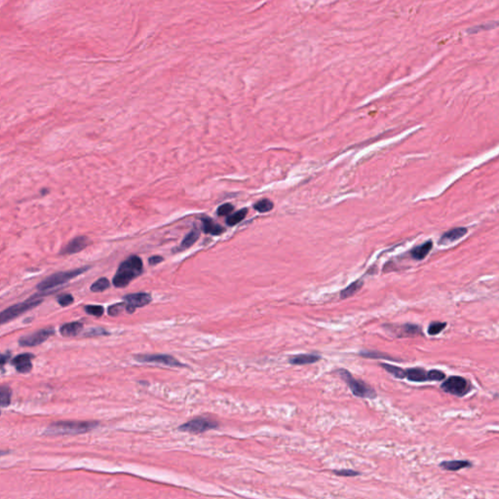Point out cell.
<instances>
[{
	"instance_id": "obj_1",
	"label": "cell",
	"mask_w": 499,
	"mask_h": 499,
	"mask_svg": "<svg viewBox=\"0 0 499 499\" xmlns=\"http://www.w3.org/2000/svg\"><path fill=\"white\" fill-rule=\"evenodd\" d=\"M144 264L138 256H130L124 260L113 277V285L116 288H124L143 273Z\"/></svg>"
},
{
	"instance_id": "obj_2",
	"label": "cell",
	"mask_w": 499,
	"mask_h": 499,
	"mask_svg": "<svg viewBox=\"0 0 499 499\" xmlns=\"http://www.w3.org/2000/svg\"><path fill=\"white\" fill-rule=\"evenodd\" d=\"M97 422L89 421H58L52 423L45 434L47 435H66V434H82L93 430L97 426Z\"/></svg>"
},
{
	"instance_id": "obj_3",
	"label": "cell",
	"mask_w": 499,
	"mask_h": 499,
	"mask_svg": "<svg viewBox=\"0 0 499 499\" xmlns=\"http://www.w3.org/2000/svg\"><path fill=\"white\" fill-rule=\"evenodd\" d=\"M89 268L85 267V268H77L74 270H69V271L55 273V274L47 277L46 279H44L41 283H39L37 285V289L39 291H48L53 288L61 286L62 284L66 283L72 279H74L78 275L83 274Z\"/></svg>"
},
{
	"instance_id": "obj_4",
	"label": "cell",
	"mask_w": 499,
	"mask_h": 499,
	"mask_svg": "<svg viewBox=\"0 0 499 499\" xmlns=\"http://www.w3.org/2000/svg\"><path fill=\"white\" fill-rule=\"evenodd\" d=\"M339 374L341 378L346 382V384L349 386V388L355 396L360 398H368V399H375L377 397V392L374 388L365 384L364 381L355 379L348 371L340 370Z\"/></svg>"
},
{
	"instance_id": "obj_5",
	"label": "cell",
	"mask_w": 499,
	"mask_h": 499,
	"mask_svg": "<svg viewBox=\"0 0 499 499\" xmlns=\"http://www.w3.org/2000/svg\"><path fill=\"white\" fill-rule=\"evenodd\" d=\"M41 303H42V298H40L39 295H34L32 297L26 300L24 303L8 307L7 309L3 310L1 315H0L1 323L5 324V323L11 321L14 318H17V317L22 315L27 310L37 307V305H40Z\"/></svg>"
},
{
	"instance_id": "obj_6",
	"label": "cell",
	"mask_w": 499,
	"mask_h": 499,
	"mask_svg": "<svg viewBox=\"0 0 499 499\" xmlns=\"http://www.w3.org/2000/svg\"><path fill=\"white\" fill-rule=\"evenodd\" d=\"M405 378L414 382L443 381L446 378V374L439 370L426 371L423 368H411L405 370Z\"/></svg>"
},
{
	"instance_id": "obj_7",
	"label": "cell",
	"mask_w": 499,
	"mask_h": 499,
	"mask_svg": "<svg viewBox=\"0 0 499 499\" xmlns=\"http://www.w3.org/2000/svg\"><path fill=\"white\" fill-rule=\"evenodd\" d=\"M441 388L443 389L444 392L449 393L451 395H454L457 397H463L470 392L472 386L467 379H465L462 377L453 376V377L448 378L447 380H445L442 383Z\"/></svg>"
},
{
	"instance_id": "obj_8",
	"label": "cell",
	"mask_w": 499,
	"mask_h": 499,
	"mask_svg": "<svg viewBox=\"0 0 499 499\" xmlns=\"http://www.w3.org/2000/svg\"><path fill=\"white\" fill-rule=\"evenodd\" d=\"M218 426L219 424L214 420L208 419L205 417H197L181 425L179 427V430L183 432H188L191 434H200L206 432L208 430L215 429Z\"/></svg>"
},
{
	"instance_id": "obj_9",
	"label": "cell",
	"mask_w": 499,
	"mask_h": 499,
	"mask_svg": "<svg viewBox=\"0 0 499 499\" xmlns=\"http://www.w3.org/2000/svg\"><path fill=\"white\" fill-rule=\"evenodd\" d=\"M136 360L143 363H154L170 367H183V364L179 362L176 358L167 354H142L135 356Z\"/></svg>"
},
{
	"instance_id": "obj_10",
	"label": "cell",
	"mask_w": 499,
	"mask_h": 499,
	"mask_svg": "<svg viewBox=\"0 0 499 499\" xmlns=\"http://www.w3.org/2000/svg\"><path fill=\"white\" fill-rule=\"evenodd\" d=\"M55 334V330L52 328H45V329L37 330L36 332L23 337L19 340V344L23 347H34L41 344L42 342L47 341L49 338H51Z\"/></svg>"
},
{
	"instance_id": "obj_11",
	"label": "cell",
	"mask_w": 499,
	"mask_h": 499,
	"mask_svg": "<svg viewBox=\"0 0 499 499\" xmlns=\"http://www.w3.org/2000/svg\"><path fill=\"white\" fill-rule=\"evenodd\" d=\"M151 295L146 292L131 293L124 296V303L126 305V311L128 313H134L137 308L144 307L151 303Z\"/></svg>"
},
{
	"instance_id": "obj_12",
	"label": "cell",
	"mask_w": 499,
	"mask_h": 499,
	"mask_svg": "<svg viewBox=\"0 0 499 499\" xmlns=\"http://www.w3.org/2000/svg\"><path fill=\"white\" fill-rule=\"evenodd\" d=\"M396 337L398 338H414L417 336H422V329L418 325L414 324H404V325H391L386 326Z\"/></svg>"
},
{
	"instance_id": "obj_13",
	"label": "cell",
	"mask_w": 499,
	"mask_h": 499,
	"mask_svg": "<svg viewBox=\"0 0 499 499\" xmlns=\"http://www.w3.org/2000/svg\"><path fill=\"white\" fill-rule=\"evenodd\" d=\"M34 355L30 353L20 354L12 360V365L21 374H27L32 369L31 359Z\"/></svg>"
},
{
	"instance_id": "obj_14",
	"label": "cell",
	"mask_w": 499,
	"mask_h": 499,
	"mask_svg": "<svg viewBox=\"0 0 499 499\" xmlns=\"http://www.w3.org/2000/svg\"><path fill=\"white\" fill-rule=\"evenodd\" d=\"M89 244V240L85 236L75 237L70 243L65 246V248L61 251L62 255H72L78 252H81Z\"/></svg>"
},
{
	"instance_id": "obj_15",
	"label": "cell",
	"mask_w": 499,
	"mask_h": 499,
	"mask_svg": "<svg viewBox=\"0 0 499 499\" xmlns=\"http://www.w3.org/2000/svg\"><path fill=\"white\" fill-rule=\"evenodd\" d=\"M321 356L317 354H302V355H296L292 356L289 359V362L292 365H308V364H313L320 361Z\"/></svg>"
},
{
	"instance_id": "obj_16",
	"label": "cell",
	"mask_w": 499,
	"mask_h": 499,
	"mask_svg": "<svg viewBox=\"0 0 499 499\" xmlns=\"http://www.w3.org/2000/svg\"><path fill=\"white\" fill-rule=\"evenodd\" d=\"M83 329V324L81 322H72L62 325L60 328V332L63 337H75L79 335Z\"/></svg>"
},
{
	"instance_id": "obj_17",
	"label": "cell",
	"mask_w": 499,
	"mask_h": 499,
	"mask_svg": "<svg viewBox=\"0 0 499 499\" xmlns=\"http://www.w3.org/2000/svg\"><path fill=\"white\" fill-rule=\"evenodd\" d=\"M467 233V229L466 228H463V227H457V228H453V229H451L448 232H446L445 234H443L442 238H441V241L440 243L441 244H448L451 243V242H454L460 238H462L463 236Z\"/></svg>"
},
{
	"instance_id": "obj_18",
	"label": "cell",
	"mask_w": 499,
	"mask_h": 499,
	"mask_svg": "<svg viewBox=\"0 0 499 499\" xmlns=\"http://www.w3.org/2000/svg\"><path fill=\"white\" fill-rule=\"evenodd\" d=\"M440 467L447 471H458L464 468L472 467V463L468 460H451L441 463Z\"/></svg>"
},
{
	"instance_id": "obj_19",
	"label": "cell",
	"mask_w": 499,
	"mask_h": 499,
	"mask_svg": "<svg viewBox=\"0 0 499 499\" xmlns=\"http://www.w3.org/2000/svg\"><path fill=\"white\" fill-rule=\"evenodd\" d=\"M202 222H203V230L205 233L212 235H219L224 231V228L221 225L216 223L213 219L208 217H203Z\"/></svg>"
},
{
	"instance_id": "obj_20",
	"label": "cell",
	"mask_w": 499,
	"mask_h": 499,
	"mask_svg": "<svg viewBox=\"0 0 499 499\" xmlns=\"http://www.w3.org/2000/svg\"><path fill=\"white\" fill-rule=\"evenodd\" d=\"M432 247H433L432 241H427L425 243L414 248L412 251V256L416 260H421L429 254V252L432 250Z\"/></svg>"
},
{
	"instance_id": "obj_21",
	"label": "cell",
	"mask_w": 499,
	"mask_h": 499,
	"mask_svg": "<svg viewBox=\"0 0 499 499\" xmlns=\"http://www.w3.org/2000/svg\"><path fill=\"white\" fill-rule=\"evenodd\" d=\"M200 237V230L197 228V227H194L191 231L189 232L183 240V242L181 244V247H180V250H185V249H188L190 248L193 244L199 239Z\"/></svg>"
},
{
	"instance_id": "obj_22",
	"label": "cell",
	"mask_w": 499,
	"mask_h": 499,
	"mask_svg": "<svg viewBox=\"0 0 499 499\" xmlns=\"http://www.w3.org/2000/svg\"><path fill=\"white\" fill-rule=\"evenodd\" d=\"M364 285V282L361 280H357L353 282L352 284H350L347 288H345L344 290H342L341 292V298H348V297H351L352 295H354L355 293L359 292L361 290V288L363 287Z\"/></svg>"
},
{
	"instance_id": "obj_23",
	"label": "cell",
	"mask_w": 499,
	"mask_h": 499,
	"mask_svg": "<svg viewBox=\"0 0 499 499\" xmlns=\"http://www.w3.org/2000/svg\"><path fill=\"white\" fill-rule=\"evenodd\" d=\"M12 392L8 386H1L0 388V405L2 408H6L11 403Z\"/></svg>"
},
{
	"instance_id": "obj_24",
	"label": "cell",
	"mask_w": 499,
	"mask_h": 499,
	"mask_svg": "<svg viewBox=\"0 0 499 499\" xmlns=\"http://www.w3.org/2000/svg\"><path fill=\"white\" fill-rule=\"evenodd\" d=\"M247 214H248V209H241V210H239L238 212H236L235 214H233V215H231V216H229V217L227 218V219H226V223H227L228 225H230V226H232V225H235V224L239 223L240 221H242V220L246 218Z\"/></svg>"
},
{
	"instance_id": "obj_25",
	"label": "cell",
	"mask_w": 499,
	"mask_h": 499,
	"mask_svg": "<svg viewBox=\"0 0 499 499\" xmlns=\"http://www.w3.org/2000/svg\"><path fill=\"white\" fill-rule=\"evenodd\" d=\"M380 365L385 370L387 371L388 373H390L392 376H394L395 378H405V370L402 369V368H399V367H396V365H389V364H380Z\"/></svg>"
},
{
	"instance_id": "obj_26",
	"label": "cell",
	"mask_w": 499,
	"mask_h": 499,
	"mask_svg": "<svg viewBox=\"0 0 499 499\" xmlns=\"http://www.w3.org/2000/svg\"><path fill=\"white\" fill-rule=\"evenodd\" d=\"M110 283L109 279L101 278L91 286V291L94 292H104V291L108 290L110 288Z\"/></svg>"
},
{
	"instance_id": "obj_27",
	"label": "cell",
	"mask_w": 499,
	"mask_h": 499,
	"mask_svg": "<svg viewBox=\"0 0 499 499\" xmlns=\"http://www.w3.org/2000/svg\"><path fill=\"white\" fill-rule=\"evenodd\" d=\"M254 208L259 213H268L273 209V203L269 199H262L256 202Z\"/></svg>"
},
{
	"instance_id": "obj_28",
	"label": "cell",
	"mask_w": 499,
	"mask_h": 499,
	"mask_svg": "<svg viewBox=\"0 0 499 499\" xmlns=\"http://www.w3.org/2000/svg\"><path fill=\"white\" fill-rule=\"evenodd\" d=\"M446 327H447V323H445V322H432L429 325L428 334L430 336H436V335H439L443 329H445Z\"/></svg>"
},
{
	"instance_id": "obj_29",
	"label": "cell",
	"mask_w": 499,
	"mask_h": 499,
	"mask_svg": "<svg viewBox=\"0 0 499 499\" xmlns=\"http://www.w3.org/2000/svg\"><path fill=\"white\" fill-rule=\"evenodd\" d=\"M84 309L87 314L92 316L101 317L104 314V307L101 305H87Z\"/></svg>"
},
{
	"instance_id": "obj_30",
	"label": "cell",
	"mask_w": 499,
	"mask_h": 499,
	"mask_svg": "<svg viewBox=\"0 0 499 499\" xmlns=\"http://www.w3.org/2000/svg\"><path fill=\"white\" fill-rule=\"evenodd\" d=\"M361 356L365 357V358H371V359H388V360H396V359H393L392 357H390L388 355H385L383 353H379V352H377V351H368V352H362L360 353Z\"/></svg>"
},
{
	"instance_id": "obj_31",
	"label": "cell",
	"mask_w": 499,
	"mask_h": 499,
	"mask_svg": "<svg viewBox=\"0 0 499 499\" xmlns=\"http://www.w3.org/2000/svg\"><path fill=\"white\" fill-rule=\"evenodd\" d=\"M123 310H126V305H125V303L111 305L110 308H109V315L113 317L117 316V315H119L121 313Z\"/></svg>"
},
{
	"instance_id": "obj_32",
	"label": "cell",
	"mask_w": 499,
	"mask_h": 499,
	"mask_svg": "<svg viewBox=\"0 0 499 499\" xmlns=\"http://www.w3.org/2000/svg\"><path fill=\"white\" fill-rule=\"evenodd\" d=\"M233 210H234L233 205L229 204V203H226V204H223V205L219 206L217 213H218V215L220 216V217H223V216L229 215L231 212H233Z\"/></svg>"
},
{
	"instance_id": "obj_33",
	"label": "cell",
	"mask_w": 499,
	"mask_h": 499,
	"mask_svg": "<svg viewBox=\"0 0 499 499\" xmlns=\"http://www.w3.org/2000/svg\"><path fill=\"white\" fill-rule=\"evenodd\" d=\"M73 296L72 294H62L58 297V303L61 306H69L73 303Z\"/></svg>"
},
{
	"instance_id": "obj_34",
	"label": "cell",
	"mask_w": 499,
	"mask_h": 499,
	"mask_svg": "<svg viewBox=\"0 0 499 499\" xmlns=\"http://www.w3.org/2000/svg\"><path fill=\"white\" fill-rule=\"evenodd\" d=\"M335 474H337L338 476H341V477H355V476H358L360 473L357 472V471H353V470H346V469H343V470H340V471H335Z\"/></svg>"
},
{
	"instance_id": "obj_35",
	"label": "cell",
	"mask_w": 499,
	"mask_h": 499,
	"mask_svg": "<svg viewBox=\"0 0 499 499\" xmlns=\"http://www.w3.org/2000/svg\"><path fill=\"white\" fill-rule=\"evenodd\" d=\"M148 261H149V264L150 265H155V264H158V263L163 261V257L160 256H151L148 259Z\"/></svg>"
},
{
	"instance_id": "obj_36",
	"label": "cell",
	"mask_w": 499,
	"mask_h": 499,
	"mask_svg": "<svg viewBox=\"0 0 499 499\" xmlns=\"http://www.w3.org/2000/svg\"><path fill=\"white\" fill-rule=\"evenodd\" d=\"M89 336H98V335H109V332L107 330L103 329H91L88 334Z\"/></svg>"
},
{
	"instance_id": "obj_37",
	"label": "cell",
	"mask_w": 499,
	"mask_h": 499,
	"mask_svg": "<svg viewBox=\"0 0 499 499\" xmlns=\"http://www.w3.org/2000/svg\"><path fill=\"white\" fill-rule=\"evenodd\" d=\"M10 356H11V355H10L9 352H7V353L5 354H2V355H1V359H0V361H1V367H2V368L4 367L5 363H6V362H7V361L10 359Z\"/></svg>"
}]
</instances>
